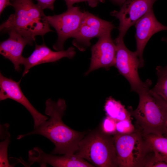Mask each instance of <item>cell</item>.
Returning a JSON list of instances; mask_svg holds the SVG:
<instances>
[{"mask_svg":"<svg viewBox=\"0 0 167 167\" xmlns=\"http://www.w3.org/2000/svg\"><path fill=\"white\" fill-rule=\"evenodd\" d=\"M11 6L10 0H0V14L2 13L6 7L8 6Z\"/></svg>","mask_w":167,"mask_h":167,"instance_id":"24","label":"cell"},{"mask_svg":"<svg viewBox=\"0 0 167 167\" xmlns=\"http://www.w3.org/2000/svg\"><path fill=\"white\" fill-rule=\"evenodd\" d=\"M66 2L67 8L72 6L75 3L81 2H87L88 5L92 8H94L97 6L100 3H104L105 0H64Z\"/></svg>","mask_w":167,"mask_h":167,"instance_id":"22","label":"cell"},{"mask_svg":"<svg viewBox=\"0 0 167 167\" xmlns=\"http://www.w3.org/2000/svg\"><path fill=\"white\" fill-rule=\"evenodd\" d=\"M110 1L117 5L120 6H121L123 3L126 1V0H109Z\"/></svg>","mask_w":167,"mask_h":167,"instance_id":"25","label":"cell"},{"mask_svg":"<svg viewBox=\"0 0 167 167\" xmlns=\"http://www.w3.org/2000/svg\"><path fill=\"white\" fill-rule=\"evenodd\" d=\"M15 12L0 26V31H15L33 41L36 36H43L53 31L43 10L32 0H11Z\"/></svg>","mask_w":167,"mask_h":167,"instance_id":"2","label":"cell"},{"mask_svg":"<svg viewBox=\"0 0 167 167\" xmlns=\"http://www.w3.org/2000/svg\"><path fill=\"white\" fill-rule=\"evenodd\" d=\"M136 52L139 57L140 68L144 65L143 52L148 42L155 34L162 31L167 30V26L159 22L154 14L153 9L138 19L135 24Z\"/></svg>","mask_w":167,"mask_h":167,"instance_id":"13","label":"cell"},{"mask_svg":"<svg viewBox=\"0 0 167 167\" xmlns=\"http://www.w3.org/2000/svg\"><path fill=\"white\" fill-rule=\"evenodd\" d=\"M114 41L117 47L115 66L129 82L131 91L138 93L143 89L150 87L152 84L151 80L148 79L143 82L139 77L138 69L140 68V63L136 52L128 49L124 44L123 39L116 38Z\"/></svg>","mask_w":167,"mask_h":167,"instance_id":"6","label":"cell"},{"mask_svg":"<svg viewBox=\"0 0 167 167\" xmlns=\"http://www.w3.org/2000/svg\"><path fill=\"white\" fill-rule=\"evenodd\" d=\"M113 137L118 167H144L149 151L140 129L135 127L126 134L117 132Z\"/></svg>","mask_w":167,"mask_h":167,"instance_id":"5","label":"cell"},{"mask_svg":"<svg viewBox=\"0 0 167 167\" xmlns=\"http://www.w3.org/2000/svg\"><path fill=\"white\" fill-rule=\"evenodd\" d=\"M135 127L132 123L131 119H125L117 121V132L123 134H128L134 132Z\"/></svg>","mask_w":167,"mask_h":167,"instance_id":"20","label":"cell"},{"mask_svg":"<svg viewBox=\"0 0 167 167\" xmlns=\"http://www.w3.org/2000/svg\"><path fill=\"white\" fill-rule=\"evenodd\" d=\"M98 39L97 42L92 47L90 64L85 75L100 68L108 70L115 66L117 47L111 37V32H107Z\"/></svg>","mask_w":167,"mask_h":167,"instance_id":"10","label":"cell"},{"mask_svg":"<svg viewBox=\"0 0 167 167\" xmlns=\"http://www.w3.org/2000/svg\"><path fill=\"white\" fill-rule=\"evenodd\" d=\"M115 28L113 23L84 11L81 24L73 38L72 44L80 51H85L91 45V40L99 38Z\"/></svg>","mask_w":167,"mask_h":167,"instance_id":"8","label":"cell"},{"mask_svg":"<svg viewBox=\"0 0 167 167\" xmlns=\"http://www.w3.org/2000/svg\"><path fill=\"white\" fill-rule=\"evenodd\" d=\"M28 165L29 166L36 162L41 167H45L47 164L55 167H95L75 153L56 156L46 153L38 147L28 151Z\"/></svg>","mask_w":167,"mask_h":167,"instance_id":"11","label":"cell"},{"mask_svg":"<svg viewBox=\"0 0 167 167\" xmlns=\"http://www.w3.org/2000/svg\"><path fill=\"white\" fill-rule=\"evenodd\" d=\"M21 80L16 82L0 74V100L8 99L14 100L24 106L32 115L35 128L49 118L38 111L24 95L20 87Z\"/></svg>","mask_w":167,"mask_h":167,"instance_id":"12","label":"cell"},{"mask_svg":"<svg viewBox=\"0 0 167 167\" xmlns=\"http://www.w3.org/2000/svg\"><path fill=\"white\" fill-rule=\"evenodd\" d=\"M75 153L95 167H118L113 136L103 131L95 130L85 135Z\"/></svg>","mask_w":167,"mask_h":167,"instance_id":"4","label":"cell"},{"mask_svg":"<svg viewBox=\"0 0 167 167\" xmlns=\"http://www.w3.org/2000/svg\"><path fill=\"white\" fill-rule=\"evenodd\" d=\"M66 108L64 99H59L57 102L51 99H47L45 102V113L49 118L31 132L19 135L17 139H19L32 135H41L54 144L55 148L51 154L75 153L78 150L79 142L86 133L74 130L63 122L62 118Z\"/></svg>","mask_w":167,"mask_h":167,"instance_id":"1","label":"cell"},{"mask_svg":"<svg viewBox=\"0 0 167 167\" xmlns=\"http://www.w3.org/2000/svg\"><path fill=\"white\" fill-rule=\"evenodd\" d=\"M7 33L9 38L0 43V54L10 61L13 64L15 70L19 71L20 65L22 64L24 58L22 55L24 49L27 45H32L34 41L15 31H11Z\"/></svg>","mask_w":167,"mask_h":167,"instance_id":"15","label":"cell"},{"mask_svg":"<svg viewBox=\"0 0 167 167\" xmlns=\"http://www.w3.org/2000/svg\"><path fill=\"white\" fill-rule=\"evenodd\" d=\"M84 15L78 6L67 8L60 14L47 16L50 26L56 30L58 35L56 43L53 48L57 51L63 50L66 40L73 38L81 24Z\"/></svg>","mask_w":167,"mask_h":167,"instance_id":"7","label":"cell"},{"mask_svg":"<svg viewBox=\"0 0 167 167\" xmlns=\"http://www.w3.org/2000/svg\"><path fill=\"white\" fill-rule=\"evenodd\" d=\"M76 54L75 48L71 47L66 50L54 51L43 43L41 45L36 44L35 49L31 54L28 58L24 57L22 65L24 66L23 76L26 74L32 67L40 64L53 62L61 58L66 57L73 58Z\"/></svg>","mask_w":167,"mask_h":167,"instance_id":"14","label":"cell"},{"mask_svg":"<svg viewBox=\"0 0 167 167\" xmlns=\"http://www.w3.org/2000/svg\"><path fill=\"white\" fill-rule=\"evenodd\" d=\"M156 70L157 81L150 91L167 103V68L158 66Z\"/></svg>","mask_w":167,"mask_h":167,"instance_id":"18","label":"cell"},{"mask_svg":"<svg viewBox=\"0 0 167 167\" xmlns=\"http://www.w3.org/2000/svg\"><path fill=\"white\" fill-rule=\"evenodd\" d=\"M9 125L0 126V137L2 140L0 143V167H12L10 164L7 157V148L10 141V135L8 131Z\"/></svg>","mask_w":167,"mask_h":167,"instance_id":"19","label":"cell"},{"mask_svg":"<svg viewBox=\"0 0 167 167\" xmlns=\"http://www.w3.org/2000/svg\"><path fill=\"white\" fill-rule=\"evenodd\" d=\"M143 135L149 151L157 160L167 163V137L153 134Z\"/></svg>","mask_w":167,"mask_h":167,"instance_id":"16","label":"cell"},{"mask_svg":"<svg viewBox=\"0 0 167 167\" xmlns=\"http://www.w3.org/2000/svg\"><path fill=\"white\" fill-rule=\"evenodd\" d=\"M163 135L165 137H167V124L165 127L164 133Z\"/></svg>","mask_w":167,"mask_h":167,"instance_id":"26","label":"cell"},{"mask_svg":"<svg viewBox=\"0 0 167 167\" xmlns=\"http://www.w3.org/2000/svg\"><path fill=\"white\" fill-rule=\"evenodd\" d=\"M37 4L43 10L49 9L52 10L54 9V3L56 0H36Z\"/></svg>","mask_w":167,"mask_h":167,"instance_id":"23","label":"cell"},{"mask_svg":"<svg viewBox=\"0 0 167 167\" xmlns=\"http://www.w3.org/2000/svg\"><path fill=\"white\" fill-rule=\"evenodd\" d=\"M161 40L167 43V37L162 38ZM166 67L167 68V65Z\"/></svg>","mask_w":167,"mask_h":167,"instance_id":"27","label":"cell"},{"mask_svg":"<svg viewBox=\"0 0 167 167\" xmlns=\"http://www.w3.org/2000/svg\"><path fill=\"white\" fill-rule=\"evenodd\" d=\"M157 0H126L118 11L111 12V15L119 21V34L116 38L123 39L129 28L135 24L144 15L153 9V5Z\"/></svg>","mask_w":167,"mask_h":167,"instance_id":"9","label":"cell"},{"mask_svg":"<svg viewBox=\"0 0 167 167\" xmlns=\"http://www.w3.org/2000/svg\"><path fill=\"white\" fill-rule=\"evenodd\" d=\"M117 121L107 116L104 119L102 123L103 131L108 134H114L117 133Z\"/></svg>","mask_w":167,"mask_h":167,"instance_id":"21","label":"cell"},{"mask_svg":"<svg viewBox=\"0 0 167 167\" xmlns=\"http://www.w3.org/2000/svg\"><path fill=\"white\" fill-rule=\"evenodd\" d=\"M150 87L137 93L139 101L136 109L133 110L130 106L128 110L135 120V127L143 134L163 135L167 124V103L152 93Z\"/></svg>","mask_w":167,"mask_h":167,"instance_id":"3","label":"cell"},{"mask_svg":"<svg viewBox=\"0 0 167 167\" xmlns=\"http://www.w3.org/2000/svg\"><path fill=\"white\" fill-rule=\"evenodd\" d=\"M107 116L117 121L125 119H131V116L127 109L119 101L111 96L107 99L104 106Z\"/></svg>","mask_w":167,"mask_h":167,"instance_id":"17","label":"cell"}]
</instances>
